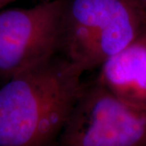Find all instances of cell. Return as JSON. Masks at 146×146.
I'll return each instance as SVG.
<instances>
[{"instance_id": "obj_3", "label": "cell", "mask_w": 146, "mask_h": 146, "mask_svg": "<svg viewBox=\"0 0 146 146\" xmlns=\"http://www.w3.org/2000/svg\"><path fill=\"white\" fill-rule=\"evenodd\" d=\"M57 146H146V112L95 78L83 84Z\"/></svg>"}, {"instance_id": "obj_6", "label": "cell", "mask_w": 146, "mask_h": 146, "mask_svg": "<svg viewBox=\"0 0 146 146\" xmlns=\"http://www.w3.org/2000/svg\"><path fill=\"white\" fill-rule=\"evenodd\" d=\"M17 0H0V10L3 9L6 6L9 5L11 3H14Z\"/></svg>"}, {"instance_id": "obj_7", "label": "cell", "mask_w": 146, "mask_h": 146, "mask_svg": "<svg viewBox=\"0 0 146 146\" xmlns=\"http://www.w3.org/2000/svg\"><path fill=\"white\" fill-rule=\"evenodd\" d=\"M136 2L146 14V0H136Z\"/></svg>"}, {"instance_id": "obj_5", "label": "cell", "mask_w": 146, "mask_h": 146, "mask_svg": "<svg viewBox=\"0 0 146 146\" xmlns=\"http://www.w3.org/2000/svg\"><path fill=\"white\" fill-rule=\"evenodd\" d=\"M96 80L120 100L146 112V29L101 65Z\"/></svg>"}, {"instance_id": "obj_2", "label": "cell", "mask_w": 146, "mask_h": 146, "mask_svg": "<svg viewBox=\"0 0 146 146\" xmlns=\"http://www.w3.org/2000/svg\"><path fill=\"white\" fill-rule=\"evenodd\" d=\"M145 29L136 0H66L60 54L84 72L94 70Z\"/></svg>"}, {"instance_id": "obj_1", "label": "cell", "mask_w": 146, "mask_h": 146, "mask_svg": "<svg viewBox=\"0 0 146 146\" xmlns=\"http://www.w3.org/2000/svg\"><path fill=\"white\" fill-rule=\"evenodd\" d=\"M83 73L59 54L3 83L0 146H57Z\"/></svg>"}, {"instance_id": "obj_4", "label": "cell", "mask_w": 146, "mask_h": 146, "mask_svg": "<svg viewBox=\"0 0 146 146\" xmlns=\"http://www.w3.org/2000/svg\"><path fill=\"white\" fill-rule=\"evenodd\" d=\"M66 0L0 10V82L60 54Z\"/></svg>"}]
</instances>
